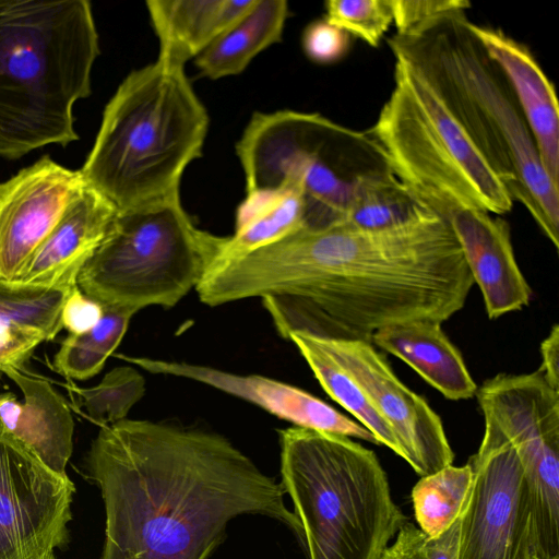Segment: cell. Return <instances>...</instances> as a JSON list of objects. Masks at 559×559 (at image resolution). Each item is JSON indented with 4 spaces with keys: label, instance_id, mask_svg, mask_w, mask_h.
<instances>
[{
    "label": "cell",
    "instance_id": "obj_3",
    "mask_svg": "<svg viewBox=\"0 0 559 559\" xmlns=\"http://www.w3.org/2000/svg\"><path fill=\"white\" fill-rule=\"evenodd\" d=\"M388 43L394 85L369 131L386 168L439 216L461 206L510 212L507 181L455 106L425 37Z\"/></svg>",
    "mask_w": 559,
    "mask_h": 559
},
{
    "label": "cell",
    "instance_id": "obj_28",
    "mask_svg": "<svg viewBox=\"0 0 559 559\" xmlns=\"http://www.w3.org/2000/svg\"><path fill=\"white\" fill-rule=\"evenodd\" d=\"M103 307V317L94 328L82 334H69L63 340L53 357L58 373L71 379H90L103 369L118 347L135 312L120 307Z\"/></svg>",
    "mask_w": 559,
    "mask_h": 559
},
{
    "label": "cell",
    "instance_id": "obj_31",
    "mask_svg": "<svg viewBox=\"0 0 559 559\" xmlns=\"http://www.w3.org/2000/svg\"><path fill=\"white\" fill-rule=\"evenodd\" d=\"M462 516L437 537H430L417 525L404 522L381 559H459Z\"/></svg>",
    "mask_w": 559,
    "mask_h": 559
},
{
    "label": "cell",
    "instance_id": "obj_10",
    "mask_svg": "<svg viewBox=\"0 0 559 559\" xmlns=\"http://www.w3.org/2000/svg\"><path fill=\"white\" fill-rule=\"evenodd\" d=\"M476 396L485 429L510 442L524 467L537 559H559V391L537 369L499 373Z\"/></svg>",
    "mask_w": 559,
    "mask_h": 559
},
{
    "label": "cell",
    "instance_id": "obj_19",
    "mask_svg": "<svg viewBox=\"0 0 559 559\" xmlns=\"http://www.w3.org/2000/svg\"><path fill=\"white\" fill-rule=\"evenodd\" d=\"M117 212L106 197L86 185L14 281L78 286L81 270L104 240Z\"/></svg>",
    "mask_w": 559,
    "mask_h": 559
},
{
    "label": "cell",
    "instance_id": "obj_35",
    "mask_svg": "<svg viewBox=\"0 0 559 559\" xmlns=\"http://www.w3.org/2000/svg\"><path fill=\"white\" fill-rule=\"evenodd\" d=\"M543 372L549 385L559 391V326L555 324L548 336L540 344Z\"/></svg>",
    "mask_w": 559,
    "mask_h": 559
},
{
    "label": "cell",
    "instance_id": "obj_26",
    "mask_svg": "<svg viewBox=\"0 0 559 559\" xmlns=\"http://www.w3.org/2000/svg\"><path fill=\"white\" fill-rule=\"evenodd\" d=\"M474 483V473L464 466L448 465L423 476L412 490L417 526L428 536L445 532L465 512Z\"/></svg>",
    "mask_w": 559,
    "mask_h": 559
},
{
    "label": "cell",
    "instance_id": "obj_9",
    "mask_svg": "<svg viewBox=\"0 0 559 559\" xmlns=\"http://www.w3.org/2000/svg\"><path fill=\"white\" fill-rule=\"evenodd\" d=\"M349 134L318 114H253L236 144L246 192L295 190L305 200V228L337 224L355 178L343 171L341 158V144Z\"/></svg>",
    "mask_w": 559,
    "mask_h": 559
},
{
    "label": "cell",
    "instance_id": "obj_13",
    "mask_svg": "<svg viewBox=\"0 0 559 559\" xmlns=\"http://www.w3.org/2000/svg\"><path fill=\"white\" fill-rule=\"evenodd\" d=\"M320 340L359 384L393 431L404 460L420 477L453 463L454 453L440 417L395 376L385 357L371 343Z\"/></svg>",
    "mask_w": 559,
    "mask_h": 559
},
{
    "label": "cell",
    "instance_id": "obj_14",
    "mask_svg": "<svg viewBox=\"0 0 559 559\" xmlns=\"http://www.w3.org/2000/svg\"><path fill=\"white\" fill-rule=\"evenodd\" d=\"M85 188L47 155L0 182V278L17 277Z\"/></svg>",
    "mask_w": 559,
    "mask_h": 559
},
{
    "label": "cell",
    "instance_id": "obj_20",
    "mask_svg": "<svg viewBox=\"0 0 559 559\" xmlns=\"http://www.w3.org/2000/svg\"><path fill=\"white\" fill-rule=\"evenodd\" d=\"M440 322L418 319L377 331L371 344L402 359L449 400L476 395L477 384Z\"/></svg>",
    "mask_w": 559,
    "mask_h": 559
},
{
    "label": "cell",
    "instance_id": "obj_15",
    "mask_svg": "<svg viewBox=\"0 0 559 559\" xmlns=\"http://www.w3.org/2000/svg\"><path fill=\"white\" fill-rule=\"evenodd\" d=\"M143 370L198 381L251 402L296 427L379 444L359 423L297 386L259 374L240 376L213 367L148 357H124Z\"/></svg>",
    "mask_w": 559,
    "mask_h": 559
},
{
    "label": "cell",
    "instance_id": "obj_7",
    "mask_svg": "<svg viewBox=\"0 0 559 559\" xmlns=\"http://www.w3.org/2000/svg\"><path fill=\"white\" fill-rule=\"evenodd\" d=\"M441 78L474 136L543 234L559 248V186L546 173L511 86L465 14L424 34Z\"/></svg>",
    "mask_w": 559,
    "mask_h": 559
},
{
    "label": "cell",
    "instance_id": "obj_21",
    "mask_svg": "<svg viewBox=\"0 0 559 559\" xmlns=\"http://www.w3.org/2000/svg\"><path fill=\"white\" fill-rule=\"evenodd\" d=\"M255 0H150L146 8L159 41L157 59L185 67L241 17Z\"/></svg>",
    "mask_w": 559,
    "mask_h": 559
},
{
    "label": "cell",
    "instance_id": "obj_6",
    "mask_svg": "<svg viewBox=\"0 0 559 559\" xmlns=\"http://www.w3.org/2000/svg\"><path fill=\"white\" fill-rule=\"evenodd\" d=\"M281 485L307 559H381L405 522L373 451L300 427L280 431Z\"/></svg>",
    "mask_w": 559,
    "mask_h": 559
},
{
    "label": "cell",
    "instance_id": "obj_24",
    "mask_svg": "<svg viewBox=\"0 0 559 559\" xmlns=\"http://www.w3.org/2000/svg\"><path fill=\"white\" fill-rule=\"evenodd\" d=\"M425 210L386 167L368 169L355 176L347 206L335 225L388 229L412 221Z\"/></svg>",
    "mask_w": 559,
    "mask_h": 559
},
{
    "label": "cell",
    "instance_id": "obj_37",
    "mask_svg": "<svg viewBox=\"0 0 559 559\" xmlns=\"http://www.w3.org/2000/svg\"><path fill=\"white\" fill-rule=\"evenodd\" d=\"M44 559H56V558H55V555L52 554V555L45 557Z\"/></svg>",
    "mask_w": 559,
    "mask_h": 559
},
{
    "label": "cell",
    "instance_id": "obj_32",
    "mask_svg": "<svg viewBox=\"0 0 559 559\" xmlns=\"http://www.w3.org/2000/svg\"><path fill=\"white\" fill-rule=\"evenodd\" d=\"M396 35L412 39L421 36L440 22L465 14L466 0H391Z\"/></svg>",
    "mask_w": 559,
    "mask_h": 559
},
{
    "label": "cell",
    "instance_id": "obj_4",
    "mask_svg": "<svg viewBox=\"0 0 559 559\" xmlns=\"http://www.w3.org/2000/svg\"><path fill=\"white\" fill-rule=\"evenodd\" d=\"M99 53L86 0H0V156L79 139L73 106Z\"/></svg>",
    "mask_w": 559,
    "mask_h": 559
},
{
    "label": "cell",
    "instance_id": "obj_29",
    "mask_svg": "<svg viewBox=\"0 0 559 559\" xmlns=\"http://www.w3.org/2000/svg\"><path fill=\"white\" fill-rule=\"evenodd\" d=\"M144 392L143 376L130 366L114 368L97 385L76 390L88 418L100 427L126 419Z\"/></svg>",
    "mask_w": 559,
    "mask_h": 559
},
{
    "label": "cell",
    "instance_id": "obj_22",
    "mask_svg": "<svg viewBox=\"0 0 559 559\" xmlns=\"http://www.w3.org/2000/svg\"><path fill=\"white\" fill-rule=\"evenodd\" d=\"M288 14L285 0H255L193 60L200 74L218 80L241 73L255 56L282 41Z\"/></svg>",
    "mask_w": 559,
    "mask_h": 559
},
{
    "label": "cell",
    "instance_id": "obj_25",
    "mask_svg": "<svg viewBox=\"0 0 559 559\" xmlns=\"http://www.w3.org/2000/svg\"><path fill=\"white\" fill-rule=\"evenodd\" d=\"M288 340L296 345L323 390L368 429L379 444L388 447L404 460V452L391 428L376 412L356 380L328 352L321 340L302 333H293Z\"/></svg>",
    "mask_w": 559,
    "mask_h": 559
},
{
    "label": "cell",
    "instance_id": "obj_30",
    "mask_svg": "<svg viewBox=\"0 0 559 559\" xmlns=\"http://www.w3.org/2000/svg\"><path fill=\"white\" fill-rule=\"evenodd\" d=\"M324 19L371 47H378L393 23L391 0H329Z\"/></svg>",
    "mask_w": 559,
    "mask_h": 559
},
{
    "label": "cell",
    "instance_id": "obj_36",
    "mask_svg": "<svg viewBox=\"0 0 559 559\" xmlns=\"http://www.w3.org/2000/svg\"><path fill=\"white\" fill-rule=\"evenodd\" d=\"M35 345H15L0 348V373L10 366H20L31 356Z\"/></svg>",
    "mask_w": 559,
    "mask_h": 559
},
{
    "label": "cell",
    "instance_id": "obj_16",
    "mask_svg": "<svg viewBox=\"0 0 559 559\" xmlns=\"http://www.w3.org/2000/svg\"><path fill=\"white\" fill-rule=\"evenodd\" d=\"M440 217L457 239L488 317L497 319L527 306L532 290L516 262L508 222L471 206L451 209Z\"/></svg>",
    "mask_w": 559,
    "mask_h": 559
},
{
    "label": "cell",
    "instance_id": "obj_2",
    "mask_svg": "<svg viewBox=\"0 0 559 559\" xmlns=\"http://www.w3.org/2000/svg\"><path fill=\"white\" fill-rule=\"evenodd\" d=\"M86 473L105 509L99 559H209L248 514L300 539L281 483L218 433L126 418L100 427Z\"/></svg>",
    "mask_w": 559,
    "mask_h": 559
},
{
    "label": "cell",
    "instance_id": "obj_12",
    "mask_svg": "<svg viewBox=\"0 0 559 559\" xmlns=\"http://www.w3.org/2000/svg\"><path fill=\"white\" fill-rule=\"evenodd\" d=\"M75 491L0 424V559H44L70 539Z\"/></svg>",
    "mask_w": 559,
    "mask_h": 559
},
{
    "label": "cell",
    "instance_id": "obj_8",
    "mask_svg": "<svg viewBox=\"0 0 559 559\" xmlns=\"http://www.w3.org/2000/svg\"><path fill=\"white\" fill-rule=\"evenodd\" d=\"M226 240L197 227L180 199L118 211L76 284L103 306L170 308L215 266Z\"/></svg>",
    "mask_w": 559,
    "mask_h": 559
},
{
    "label": "cell",
    "instance_id": "obj_23",
    "mask_svg": "<svg viewBox=\"0 0 559 559\" xmlns=\"http://www.w3.org/2000/svg\"><path fill=\"white\" fill-rule=\"evenodd\" d=\"M305 226L306 204L297 191L246 192L236 212L235 233L227 237L215 266L281 240Z\"/></svg>",
    "mask_w": 559,
    "mask_h": 559
},
{
    "label": "cell",
    "instance_id": "obj_27",
    "mask_svg": "<svg viewBox=\"0 0 559 559\" xmlns=\"http://www.w3.org/2000/svg\"><path fill=\"white\" fill-rule=\"evenodd\" d=\"M73 288L0 278V320L51 341L62 329V309Z\"/></svg>",
    "mask_w": 559,
    "mask_h": 559
},
{
    "label": "cell",
    "instance_id": "obj_5",
    "mask_svg": "<svg viewBox=\"0 0 559 559\" xmlns=\"http://www.w3.org/2000/svg\"><path fill=\"white\" fill-rule=\"evenodd\" d=\"M207 129V111L185 67L157 59L120 83L80 171L118 211L177 200Z\"/></svg>",
    "mask_w": 559,
    "mask_h": 559
},
{
    "label": "cell",
    "instance_id": "obj_1",
    "mask_svg": "<svg viewBox=\"0 0 559 559\" xmlns=\"http://www.w3.org/2000/svg\"><path fill=\"white\" fill-rule=\"evenodd\" d=\"M474 285L450 225L425 210L388 229L304 228L215 266L197 286L218 306L260 297L277 333L365 341L388 325L443 323Z\"/></svg>",
    "mask_w": 559,
    "mask_h": 559
},
{
    "label": "cell",
    "instance_id": "obj_11",
    "mask_svg": "<svg viewBox=\"0 0 559 559\" xmlns=\"http://www.w3.org/2000/svg\"><path fill=\"white\" fill-rule=\"evenodd\" d=\"M467 463L474 483L459 559H537L530 489L515 448L485 429Z\"/></svg>",
    "mask_w": 559,
    "mask_h": 559
},
{
    "label": "cell",
    "instance_id": "obj_34",
    "mask_svg": "<svg viewBox=\"0 0 559 559\" xmlns=\"http://www.w3.org/2000/svg\"><path fill=\"white\" fill-rule=\"evenodd\" d=\"M103 313V305L75 286L64 302L61 324L70 334H82L94 328L102 319Z\"/></svg>",
    "mask_w": 559,
    "mask_h": 559
},
{
    "label": "cell",
    "instance_id": "obj_33",
    "mask_svg": "<svg viewBox=\"0 0 559 559\" xmlns=\"http://www.w3.org/2000/svg\"><path fill=\"white\" fill-rule=\"evenodd\" d=\"M301 46L311 61L330 64L342 60L348 53L350 36L322 19L307 25L302 33Z\"/></svg>",
    "mask_w": 559,
    "mask_h": 559
},
{
    "label": "cell",
    "instance_id": "obj_18",
    "mask_svg": "<svg viewBox=\"0 0 559 559\" xmlns=\"http://www.w3.org/2000/svg\"><path fill=\"white\" fill-rule=\"evenodd\" d=\"M22 391L23 401L0 394V424L52 472L66 476L72 454L74 423L64 399L45 379L23 365L4 372Z\"/></svg>",
    "mask_w": 559,
    "mask_h": 559
},
{
    "label": "cell",
    "instance_id": "obj_17",
    "mask_svg": "<svg viewBox=\"0 0 559 559\" xmlns=\"http://www.w3.org/2000/svg\"><path fill=\"white\" fill-rule=\"evenodd\" d=\"M468 27L508 80L542 164L559 186V105L552 82L525 44L497 27L469 20Z\"/></svg>",
    "mask_w": 559,
    "mask_h": 559
}]
</instances>
